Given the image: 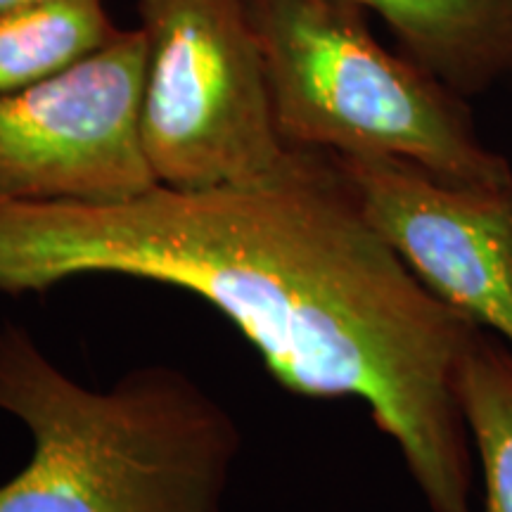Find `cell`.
<instances>
[{"mask_svg": "<svg viewBox=\"0 0 512 512\" xmlns=\"http://www.w3.org/2000/svg\"><path fill=\"white\" fill-rule=\"evenodd\" d=\"M93 275L200 297L287 392L366 403L432 512H472V444L453 384L482 325L384 242L328 152L306 150L292 174L264 185L0 200V292Z\"/></svg>", "mask_w": 512, "mask_h": 512, "instance_id": "1", "label": "cell"}, {"mask_svg": "<svg viewBox=\"0 0 512 512\" xmlns=\"http://www.w3.org/2000/svg\"><path fill=\"white\" fill-rule=\"evenodd\" d=\"M0 413L29 432L0 512H223L242 437L185 370L155 363L88 387L29 328L0 323Z\"/></svg>", "mask_w": 512, "mask_h": 512, "instance_id": "2", "label": "cell"}, {"mask_svg": "<svg viewBox=\"0 0 512 512\" xmlns=\"http://www.w3.org/2000/svg\"><path fill=\"white\" fill-rule=\"evenodd\" d=\"M280 138L294 150L401 159L446 183L510 188L465 98L377 41L354 0H247Z\"/></svg>", "mask_w": 512, "mask_h": 512, "instance_id": "3", "label": "cell"}, {"mask_svg": "<svg viewBox=\"0 0 512 512\" xmlns=\"http://www.w3.org/2000/svg\"><path fill=\"white\" fill-rule=\"evenodd\" d=\"M138 17L140 140L159 185H264L302 164L275 126L247 0H138Z\"/></svg>", "mask_w": 512, "mask_h": 512, "instance_id": "4", "label": "cell"}, {"mask_svg": "<svg viewBox=\"0 0 512 512\" xmlns=\"http://www.w3.org/2000/svg\"><path fill=\"white\" fill-rule=\"evenodd\" d=\"M140 27L67 72L0 95V200L112 202L155 188L140 140Z\"/></svg>", "mask_w": 512, "mask_h": 512, "instance_id": "5", "label": "cell"}, {"mask_svg": "<svg viewBox=\"0 0 512 512\" xmlns=\"http://www.w3.org/2000/svg\"><path fill=\"white\" fill-rule=\"evenodd\" d=\"M332 157L370 226L427 290L512 344V185L467 188L401 159Z\"/></svg>", "mask_w": 512, "mask_h": 512, "instance_id": "6", "label": "cell"}, {"mask_svg": "<svg viewBox=\"0 0 512 512\" xmlns=\"http://www.w3.org/2000/svg\"><path fill=\"white\" fill-rule=\"evenodd\" d=\"M460 98L512 79V0H354Z\"/></svg>", "mask_w": 512, "mask_h": 512, "instance_id": "7", "label": "cell"}, {"mask_svg": "<svg viewBox=\"0 0 512 512\" xmlns=\"http://www.w3.org/2000/svg\"><path fill=\"white\" fill-rule=\"evenodd\" d=\"M119 31L102 0H50L0 12V95L67 72Z\"/></svg>", "mask_w": 512, "mask_h": 512, "instance_id": "8", "label": "cell"}, {"mask_svg": "<svg viewBox=\"0 0 512 512\" xmlns=\"http://www.w3.org/2000/svg\"><path fill=\"white\" fill-rule=\"evenodd\" d=\"M453 387L482 470V512H512V344L477 328Z\"/></svg>", "mask_w": 512, "mask_h": 512, "instance_id": "9", "label": "cell"}, {"mask_svg": "<svg viewBox=\"0 0 512 512\" xmlns=\"http://www.w3.org/2000/svg\"><path fill=\"white\" fill-rule=\"evenodd\" d=\"M36 3H50V0H0V12L24 8V5H36Z\"/></svg>", "mask_w": 512, "mask_h": 512, "instance_id": "10", "label": "cell"}, {"mask_svg": "<svg viewBox=\"0 0 512 512\" xmlns=\"http://www.w3.org/2000/svg\"><path fill=\"white\" fill-rule=\"evenodd\" d=\"M510 233H512V223H510Z\"/></svg>", "mask_w": 512, "mask_h": 512, "instance_id": "11", "label": "cell"}]
</instances>
